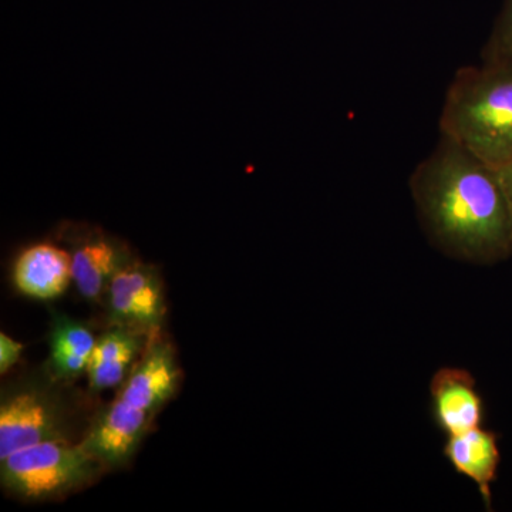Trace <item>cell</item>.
I'll return each mask as SVG.
<instances>
[{
	"label": "cell",
	"instance_id": "cell-12",
	"mask_svg": "<svg viewBox=\"0 0 512 512\" xmlns=\"http://www.w3.org/2000/svg\"><path fill=\"white\" fill-rule=\"evenodd\" d=\"M444 456L460 476L473 481L480 490L485 505H491V484L497 477L500 448L493 431L477 427L466 433L447 436Z\"/></svg>",
	"mask_w": 512,
	"mask_h": 512
},
{
	"label": "cell",
	"instance_id": "cell-1",
	"mask_svg": "<svg viewBox=\"0 0 512 512\" xmlns=\"http://www.w3.org/2000/svg\"><path fill=\"white\" fill-rule=\"evenodd\" d=\"M410 192L431 242L461 261L512 254V210L495 168L446 136L412 173Z\"/></svg>",
	"mask_w": 512,
	"mask_h": 512
},
{
	"label": "cell",
	"instance_id": "cell-10",
	"mask_svg": "<svg viewBox=\"0 0 512 512\" xmlns=\"http://www.w3.org/2000/svg\"><path fill=\"white\" fill-rule=\"evenodd\" d=\"M72 281V254L52 242L23 249L13 265V282L18 291L39 301L59 298Z\"/></svg>",
	"mask_w": 512,
	"mask_h": 512
},
{
	"label": "cell",
	"instance_id": "cell-8",
	"mask_svg": "<svg viewBox=\"0 0 512 512\" xmlns=\"http://www.w3.org/2000/svg\"><path fill=\"white\" fill-rule=\"evenodd\" d=\"M431 414L434 423L447 436L481 427L484 402L476 379L466 369L441 367L430 383Z\"/></svg>",
	"mask_w": 512,
	"mask_h": 512
},
{
	"label": "cell",
	"instance_id": "cell-4",
	"mask_svg": "<svg viewBox=\"0 0 512 512\" xmlns=\"http://www.w3.org/2000/svg\"><path fill=\"white\" fill-rule=\"evenodd\" d=\"M19 382L0 400V458L45 441L70 439L72 413L52 383Z\"/></svg>",
	"mask_w": 512,
	"mask_h": 512
},
{
	"label": "cell",
	"instance_id": "cell-11",
	"mask_svg": "<svg viewBox=\"0 0 512 512\" xmlns=\"http://www.w3.org/2000/svg\"><path fill=\"white\" fill-rule=\"evenodd\" d=\"M151 340L143 333L121 326H110L107 332L97 336L87 367L90 389L101 392L126 382Z\"/></svg>",
	"mask_w": 512,
	"mask_h": 512
},
{
	"label": "cell",
	"instance_id": "cell-9",
	"mask_svg": "<svg viewBox=\"0 0 512 512\" xmlns=\"http://www.w3.org/2000/svg\"><path fill=\"white\" fill-rule=\"evenodd\" d=\"M70 244L77 291L87 301H103L111 279L131 255L120 242L100 231L77 232Z\"/></svg>",
	"mask_w": 512,
	"mask_h": 512
},
{
	"label": "cell",
	"instance_id": "cell-2",
	"mask_svg": "<svg viewBox=\"0 0 512 512\" xmlns=\"http://www.w3.org/2000/svg\"><path fill=\"white\" fill-rule=\"evenodd\" d=\"M440 136L500 170L512 161V66L461 67L440 113Z\"/></svg>",
	"mask_w": 512,
	"mask_h": 512
},
{
	"label": "cell",
	"instance_id": "cell-7",
	"mask_svg": "<svg viewBox=\"0 0 512 512\" xmlns=\"http://www.w3.org/2000/svg\"><path fill=\"white\" fill-rule=\"evenodd\" d=\"M178 384L180 367L173 346L157 336L148 343L126 382L121 384L117 397L154 417L165 403L173 399Z\"/></svg>",
	"mask_w": 512,
	"mask_h": 512
},
{
	"label": "cell",
	"instance_id": "cell-6",
	"mask_svg": "<svg viewBox=\"0 0 512 512\" xmlns=\"http://www.w3.org/2000/svg\"><path fill=\"white\" fill-rule=\"evenodd\" d=\"M151 420L150 414L116 397L93 417L79 441L106 471L119 470L133 460Z\"/></svg>",
	"mask_w": 512,
	"mask_h": 512
},
{
	"label": "cell",
	"instance_id": "cell-5",
	"mask_svg": "<svg viewBox=\"0 0 512 512\" xmlns=\"http://www.w3.org/2000/svg\"><path fill=\"white\" fill-rule=\"evenodd\" d=\"M110 326L157 338L165 319L164 284L156 266L131 256L111 279L106 296Z\"/></svg>",
	"mask_w": 512,
	"mask_h": 512
},
{
	"label": "cell",
	"instance_id": "cell-3",
	"mask_svg": "<svg viewBox=\"0 0 512 512\" xmlns=\"http://www.w3.org/2000/svg\"><path fill=\"white\" fill-rule=\"evenodd\" d=\"M103 473L106 468L80 441H45L0 458L3 488L30 503L76 493L96 483Z\"/></svg>",
	"mask_w": 512,
	"mask_h": 512
},
{
	"label": "cell",
	"instance_id": "cell-16",
	"mask_svg": "<svg viewBox=\"0 0 512 512\" xmlns=\"http://www.w3.org/2000/svg\"><path fill=\"white\" fill-rule=\"evenodd\" d=\"M497 171L498 175H500L501 184H503L505 194H507L508 202H510L512 210V161Z\"/></svg>",
	"mask_w": 512,
	"mask_h": 512
},
{
	"label": "cell",
	"instance_id": "cell-15",
	"mask_svg": "<svg viewBox=\"0 0 512 512\" xmlns=\"http://www.w3.org/2000/svg\"><path fill=\"white\" fill-rule=\"evenodd\" d=\"M23 349L25 346L18 340H13L5 333H0V373L2 375L9 372L10 367L19 362Z\"/></svg>",
	"mask_w": 512,
	"mask_h": 512
},
{
	"label": "cell",
	"instance_id": "cell-14",
	"mask_svg": "<svg viewBox=\"0 0 512 512\" xmlns=\"http://www.w3.org/2000/svg\"><path fill=\"white\" fill-rule=\"evenodd\" d=\"M481 63L512 66V0H505L493 32L481 53Z\"/></svg>",
	"mask_w": 512,
	"mask_h": 512
},
{
	"label": "cell",
	"instance_id": "cell-13",
	"mask_svg": "<svg viewBox=\"0 0 512 512\" xmlns=\"http://www.w3.org/2000/svg\"><path fill=\"white\" fill-rule=\"evenodd\" d=\"M97 338L80 320L53 313L49 332V375L60 383H72L87 373Z\"/></svg>",
	"mask_w": 512,
	"mask_h": 512
}]
</instances>
